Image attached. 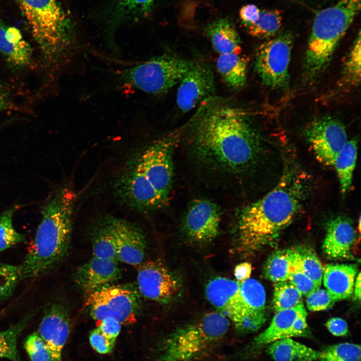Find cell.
<instances>
[{
    "label": "cell",
    "mask_w": 361,
    "mask_h": 361,
    "mask_svg": "<svg viewBox=\"0 0 361 361\" xmlns=\"http://www.w3.org/2000/svg\"><path fill=\"white\" fill-rule=\"evenodd\" d=\"M307 180L297 169H285L271 191L243 210L238 223L241 253L253 255L276 242L300 211L309 190Z\"/></svg>",
    "instance_id": "cell-1"
},
{
    "label": "cell",
    "mask_w": 361,
    "mask_h": 361,
    "mask_svg": "<svg viewBox=\"0 0 361 361\" xmlns=\"http://www.w3.org/2000/svg\"><path fill=\"white\" fill-rule=\"evenodd\" d=\"M178 137L176 133L169 134L129 157L113 184L115 195L123 204L145 212L167 204L172 183V152Z\"/></svg>",
    "instance_id": "cell-2"
},
{
    "label": "cell",
    "mask_w": 361,
    "mask_h": 361,
    "mask_svg": "<svg viewBox=\"0 0 361 361\" xmlns=\"http://www.w3.org/2000/svg\"><path fill=\"white\" fill-rule=\"evenodd\" d=\"M194 132L200 152L231 169L248 164L259 147L258 136L245 114L227 105H207L198 117Z\"/></svg>",
    "instance_id": "cell-3"
},
{
    "label": "cell",
    "mask_w": 361,
    "mask_h": 361,
    "mask_svg": "<svg viewBox=\"0 0 361 361\" xmlns=\"http://www.w3.org/2000/svg\"><path fill=\"white\" fill-rule=\"evenodd\" d=\"M76 200L74 190L65 186L57 190L46 202L35 238L20 266L22 279L44 275L65 256Z\"/></svg>",
    "instance_id": "cell-4"
},
{
    "label": "cell",
    "mask_w": 361,
    "mask_h": 361,
    "mask_svg": "<svg viewBox=\"0 0 361 361\" xmlns=\"http://www.w3.org/2000/svg\"><path fill=\"white\" fill-rule=\"evenodd\" d=\"M360 6L361 0H339L316 13L303 62L307 80H315L325 70L338 43L359 13Z\"/></svg>",
    "instance_id": "cell-5"
},
{
    "label": "cell",
    "mask_w": 361,
    "mask_h": 361,
    "mask_svg": "<svg viewBox=\"0 0 361 361\" xmlns=\"http://www.w3.org/2000/svg\"><path fill=\"white\" fill-rule=\"evenodd\" d=\"M30 31L44 57L55 62L68 52L71 25L57 0H17Z\"/></svg>",
    "instance_id": "cell-6"
},
{
    "label": "cell",
    "mask_w": 361,
    "mask_h": 361,
    "mask_svg": "<svg viewBox=\"0 0 361 361\" xmlns=\"http://www.w3.org/2000/svg\"><path fill=\"white\" fill-rule=\"evenodd\" d=\"M230 322L219 311L174 330L160 348V361H200L211 352L226 334Z\"/></svg>",
    "instance_id": "cell-7"
},
{
    "label": "cell",
    "mask_w": 361,
    "mask_h": 361,
    "mask_svg": "<svg viewBox=\"0 0 361 361\" xmlns=\"http://www.w3.org/2000/svg\"><path fill=\"white\" fill-rule=\"evenodd\" d=\"M191 63L165 53L118 71L117 79L124 86L148 94H163L179 82Z\"/></svg>",
    "instance_id": "cell-8"
},
{
    "label": "cell",
    "mask_w": 361,
    "mask_h": 361,
    "mask_svg": "<svg viewBox=\"0 0 361 361\" xmlns=\"http://www.w3.org/2000/svg\"><path fill=\"white\" fill-rule=\"evenodd\" d=\"M294 40L291 32H284L258 47L255 69L265 85L275 89L288 87L289 66Z\"/></svg>",
    "instance_id": "cell-9"
},
{
    "label": "cell",
    "mask_w": 361,
    "mask_h": 361,
    "mask_svg": "<svg viewBox=\"0 0 361 361\" xmlns=\"http://www.w3.org/2000/svg\"><path fill=\"white\" fill-rule=\"evenodd\" d=\"M91 317L101 321L112 317L121 324L136 321L138 302L132 291L117 286L108 285L89 293L86 300Z\"/></svg>",
    "instance_id": "cell-10"
},
{
    "label": "cell",
    "mask_w": 361,
    "mask_h": 361,
    "mask_svg": "<svg viewBox=\"0 0 361 361\" xmlns=\"http://www.w3.org/2000/svg\"><path fill=\"white\" fill-rule=\"evenodd\" d=\"M205 293L209 302L233 323L238 333H251L239 282L216 277L207 283Z\"/></svg>",
    "instance_id": "cell-11"
},
{
    "label": "cell",
    "mask_w": 361,
    "mask_h": 361,
    "mask_svg": "<svg viewBox=\"0 0 361 361\" xmlns=\"http://www.w3.org/2000/svg\"><path fill=\"white\" fill-rule=\"evenodd\" d=\"M305 135L317 159L326 166H333L335 159L347 142L343 124L336 118L324 117L312 122Z\"/></svg>",
    "instance_id": "cell-12"
},
{
    "label": "cell",
    "mask_w": 361,
    "mask_h": 361,
    "mask_svg": "<svg viewBox=\"0 0 361 361\" xmlns=\"http://www.w3.org/2000/svg\"><path fill=\"white\" fill-rule=\"evenodd\" d=\"M178 83L176 105L183 112H188L198 104L212 99L215 93L213 72L210 66L203 61H192Z\"/></svg>",
    "instance_id": "cell-13"
},
{
    "label": "cell",
    "mask_w": 361,
    "mask_h": 361,
    "mask_svg": "<svg viewBox=\"0 0 361 361\" xmlns=\"http://www.w3.org/2000/svg\"><path fill=\"white\" fill-rule=\"evenodd\" d=\"M137 283L141 294L152 300L167 303L180 292L178 278L161 263L148 260L138 266Z\"/></svg>",
    "instance_id": "cell-14"
},
{
    "label": "cell",
    "mask_w": 361,
    "mask_h": 361,
    "mask_svg": "<svg viewBox=\"0 0 361 361\" xmlns=\"http://www.w3.org/2000/svg\"><path fill=\"white\" fill-rule=\"evenodd\" d=\"M101 219L114 239L119 260L139 266L143 262L146 249L145 238L140 228L126 220L114 217Z\"/></svg>",
    "instance_id": "cell-15"
},
{
    "label": "cell",
    "mask_w": 361,
    "mask_h": 361,
    "mask_svg": "<svg viewBox=\"0 0 361 361\" xmlns=\"http://www.w3.org/2000/svg\"><path fill=\"white\" fill-rule=\"evenodd\" d=\"M307 316L303 302L293 308L276 312L269 326L254 338L253 345L261 347L280 339L309 336Z\"/></svg>",
    "instance_id": "cell-16"
},
{
    "label": "cell",
    "mask_w": 361,
    "mask_h": 361,
    "mask_svg": "<svg viewBox=\"0 0 361 361\" xmlns=\"http://www.w3.org/2000/svg\"><path fill=\"white\" fill-rule=\"evenodd\" d=\"M220 222V212L216 204L208 200H197L187 213L185 229L192 240L208 242L218 235Z\"/></svg>",
    "instance_id": "cell-17"
},
{
    "label": "cell",
    "mask_w": 361,
    "mask_h": 361,
    "mask_svg": "<svg viewBox=\"0 0 361 361\" xmlns=\"http://www.w3.org/2000/svg\"><path fill=\"white\" fill-rule=\"evenodd\" d=\"M48 346L52 361H61L70 333L68 314L63 306L54 303L44 310L37 332Z\"/></svg>",
    "instance_id": "cell-18"
},
{
    "label": "cell",
    "mask_w": 361,
    "mask_h": 361,
    "mask_svg": "<svg viewBox=\"0 0 361 361\" xmlns=\"http://www.w3.org/2000/svg\"><path fill=\"white\" fill-rule=\"evenodd\" d=\"M355 239L356 232L350 221L338 216L327 225L323 252L330 259L352 258L351 250Z\"/></svg>",
    "instance_id": "cell-19"
},
{
    "label": "cell",
    "mask_w": 361,
    "mask_h": 361,
    "mask_svg": "<svg viewBox=\"0 0 361 361\" xmlns=\"http://www.w3.org/2000/svg\"><path fill=\"white\" fill-rule=\"evenodd\" d=\"M120 276L117 262L93 257L77 270L75 280L82 289L90 293L110 285Z\"/></svg>",
    "instance_id": "cell-20"
},
{
    "label": "cell",
    "mask_w": 361,
    "mask_h": 361,
    "mask_svg": "<svg viewBox=\"0 0 361 361\" xmlns=\"http://www.w3.org/2000/svg\"><path fill=\"white\" fill-rule=\"evenodd\" d=\"M32 52L18 29L0 21V54L9 66L20 69L28 66Z\"/></svg>",
    "instance_id": "cell-21"
},
{
    "label": "cell",
    "mask_w": 361,
    "mask_h": 361,
    "mask_svg": "<svg viewBox=\"0 0 361 361\" xmlns=\"http://www.w3.org/2000/svg\"><path fill=\"white\" fill-rule=\"evenodd\" d=\"M239 285L251 332H253L261 328L267 320L265 290L255 279L249 278L239 282Z\"/></svg>",
    "instance_id": "cell-22"
},
{
    "label": "cell",
    "mask_w": 361,
    "mask_h": 361,
    "mask_svg": "<svg viewBox=\"0 0 361 361\" xmlns=\"http://www.w3.org/2000/svg\"><path fill=\"white\" fill-rule=\"evenodd\" d=\"M357 271L356 264H328L324 267L323 284L335 301L351 296Z\"/></svg>",
    "instance_id": "cell-23"
},
{
    "label": "cell",
    "mask_w": 361,
    "mask_h": 361,
    "mask_svg": "<svg viewBox=\"0 0 361 361\" xmlns=\"http://www.w3.org/2000/svg\"><path fill=\"white\" fill-rule=\"evenodd\" d=\"M214 50L220 54H240L241 39L234 25L226 18H220L209 24L206 29Z\"/></svg>",
    "instance_id": "cell-24"
},
{
    "label": "cell",
    "mask_w": 361,
    "mask_h": 361,
    "mask_svg": "<svg viewBox=\"0 0 361 361\" xmlns=\"http://www.w3.org/2000/svg\"><path fill=\"white\" fill-rule=\"evenodd\" d=\"M266 352L275 361H315L321 353L292 338L272 342L267 345Z\"/></svg>",
    "instance_id": "cell-25"
},
{
    "label": "cell",
    "mask_w": 361,
    "mask_h": 361,
    "mask_svg": "<svg viewBox=\"0 0 361 361\" xmlns=\"http://www.w3.org/2000/svg\"><path fill=\"white\" fill-rule=\"evenodd\" d=\"M216 68L226 85L239 90L246 84L248 61L240 54H220L216 61Z\"/></svg>",
    "instance_id": "cell-26"
},
{
    "label": "cell",
    "mask_w": 361,
    "mask_h": 361,
    "mask_svg": "<svg viewBox=\"0 0 361 361\" xmlns=\"http://www.w3.org/2000/svg\"><path fill=\"white\" fill-rule=\"evenodd\" d=\"M357 151V140L355 139H351L347 141L335 159L333 166L336 169L342 195H345L350 188Z\"/></svg>",
    "instance_id": "cell-27"
},
{
    "label": "cell",
    "mask_w": 361,
    "mask_h": 361,
    "mask_svg": "<svg viewBox=\"0 0 361 361\" xmlns=\"http://www.w3.org/2000/svg\"><path fill=\"white\" fill-rule=\"evenodd\" d=\"M294 258L293 248L272 253L263 267L264 278L273 282L288 281L293 269Z\"/></svg>",
    "instance_id": "cell-28"
},
{
    "label": "cell",
    "mask_w": 361,
    "mask_h": 361,
    "mask_svg": "<svg viewBox=\"0 0 361 361\" xmlns=\"http://www.w3.org/2000/svg\"><path fill=\"white\" fill-rule=\"evenodd\" d=\"M283 21L282 13L277 9H260L256 19L246 27L251 36L262 39L274 36L280 29Z\"/></svg>",
    "instance_id": "cell-29"
},
{
    "label": "cell",
    "mask_w": 361,
    "mask_h": 361,
    "mask_svg": "<svg viewBox=\"0 0 361 361\" xmlns=\"http://www.w3.org/2000/svg\"><path fill=\"white\" fill-rule=\"evenodd\" d=\"M92 240L94 257L116 262L119 261L114 239L101 218L96 223L93 228Z\"/></svg>",
    "instance_id": "cell-30"
},
{
    "label": "cell",
    "mask_w": 361,
    "mask_h": 361,
    "mask_svg": "<svg viewBox=\"0 0 361 361\" xmlns=\"http://www.w3.org/2000/svg\"><path fill=\"white\" fill-rule=\"evenodd\" d=\"M293 266L310 277L320 287L323 273V267L313 250L306 246L293 248Z\"/></svg>",
    "instance_id": "cell-31"
},
{
    "label": "cell",
    "mask_w": 361,
    "mask_h": 361,
    "mask_svg": "<svg viewBox=\"0 0 361 361\" xmlns=\"http://www.w3.org/2000/svg\"><path fill=\"white\" fill-rule=\"evenodd\" d=\"M35 313L32 311L16 324L0 331V359L21 361L17 348L18 338Z\"/></svg>",
    "instance_id": "cell-32"
},
{
    "label": "cell",
    "mask_w": 361,
    "mask_h": 361,
    "mask_svg": "<svg viewBox=\"0 0 361 361\" xmlns=\"http://www.w3.org/2000/svg\"><path fill=\"white\" fill-rule=\"evenodd\" d=\"M273 305L276 312L293 308L302 301V295L289 281L274 282Z\"/></svg>",
    "instance_id": "cell-33"
},
{
    "label": "cell",
    "mask_w": 361,
    "mask_h": 361,
    "mask_svg": "<svg viewBox=\"0 0 361 361\" xmlns=\"http://www.w3.org/2000/svg\"><path fill=\"white\" fill-rule=\"evenodd\" d=\"M360 80V32L359 31L347 56L342 71V82L348 86H356Z\"/></svg>",
    "instance_id": "cell-34"
},
{
    "label": "cell",
    "mask_w": 361,
    "mask_h": 361,
    "mask_svg": "<svg viewBox=\"0 0 361 361\" xmlns=\"http://www.w3.org/2000/svg\"><path fill=\"white\" fill-rule=\"evenodd\" d=\"M18 209L12 206L0 215V252L25 241V236L18 232L13 224L14 213Z\"/></svg>",
    "instance_id": "cell-35"
},
{
    "label": "cell",
    "mask_w": 361,
    "mask_h": 361,
    "mask_svg": "<svg viewBox=\"0 0 361 361\" xmlns=\"http://www.w3.org/2000/svg\"><path fill=\"white\" fill-rule=\"evenodd\" d=\"M359 344L343 342L329 346L321 351L319 361H360Z\"/></svg>",
    "instance_id": "cell-36"
},
{
    "label": "cell",
    "mask_w": 361,
    "mask_h": 361,
    "mask_svg": "<svg viewBox=\"0 0 361 361\" xmlns=\"http://www.w3.org/2000/svg\"><path fill=\"white\" fill-rule=\"evenodd\" d=\"M22 279L20 266L0 263V301L10 297Z\"/></svg>",
    "instance_id": "cell-37"
},
{
    "label": "cell",
    "mask_w": 361,
    "mask_h": 361,
    "mask_svg": "<svg viewBox=\"0 0 361 361\" xmlns=\"http://www.w3.org/2000/svg\"><path fill=\"white\" fill-rule=\"evenodd\" d=\"M24 348L31 361H52L48 346L37 332L26 338Z\"/></svg>",
    "instance_id": "cell-38"
},
{
    "label": "cell",
    "mask_w": 361,
    "mask_h": 361,
    "mask_svg": "<svg viewBox=\"0 0 361 361\" xmlns=\"http://www.w3.org/2000/svg\"><path fill=\"white\" fill-rule=\"evenodd\" d=\"M306 302L309 310L319 311L330 308L335 300L326 289L319 288L306 296Z\"/></svg>",
    "instance_id": "cell-39"
},
{
    "label": "cell",
    "mask_w": 361,
    "mask_h": 361,
    "mask_svg": "<svg viewBox=\"0 0 361 361\" xmlns=\"http://www.w3.org/2000/svg\"><path fill=\"white\" fill-rule=\"evenodd\" d=\"M288 281L305 296L320 288L310 277L294 266Z\"/></svg>",
    "instance_id": "cell-40"
},
{
    "label": "cell",
    "mask_w": 361,
    "mask_h": 361,
    "mask_svg": "<svg viewBox=\"0 0 361 361\" xmlns=\"http://www.w3.org/2000/svg\"><path fill=\"white\" fill-rule=\"evenodd\" d=\"M89 339L92 347L98 353L103 354L112 352L116 342V339L107 336L98 327L90 332Z\"/></svg>",
    "instance_id": "cell-41"
},
{
    "label": "cell",
    "mask_w": 361,
    "mask_h": 361,
    "mask_svg": "<svg viewBox=\"0 0 361 361\" xmlns=\"http://www.w3.org/2000/svg\"><path fill=\"white\" fill-rule=\"evenodd\" d=\"M155 0H120V6L129 13H146L151 8Z\"/></svg>",
    "instance_id": "cell-42"
},
{
    "label": "cell",
    "mask_w": 361,
    "mask_h": 361,
    "mask_svg": "<svg viewBox=\"0 0 361 361\" xmlns=\"http://www.w3.org/2000/svg\"><path fill=\"white\" fill-rule=\"evenodd\" d=\"M329 332L335 336H344L348 332L347 323L340 317L329 319L325 324Z\"/></svg>",
    "instance_id": "cell-43"
},
{
    "label": "cell",
    "mask_w": 361,
    "mask_h": 361,
    "mask_svg": "<svg viewBox=\"0 0 361 361\" xmlns=\"http://www.w3.org/2000/svg\"><path fill=\"white\" fill-rule=\"evenodd\" d=\"M98 327L107 336L116 339L120 333L121 324L115 318L109 317L102 320Z\"/></svg>",
    "instance_id": "cell-44"
},
{
    "label": "cell",
    "mask_w": 361,
    "mask_h": 361,
    "mask_svg": "<svg viewBox=\"0 0 361 361\" xmlns=\"http://www.w3.org/2000/svg\"><path fill=\"white\" fill-rule=\"evenodd\" d=\"M260 9L254 4H248L241 8L239 12L241 22L246 28L257 17Z\"/></svg>",
    "instance_id": "cell-45"
},
{
    "label": "cell",
    "mask_w": 361,
    "mask_h": 361,
    "mask_svg": "<svg viewBox=\"0 0 361 361\" xmlns=\"http://www.w3.org/2000/svg\"><path fill=\"white\" fill-rule=\"evenodd\" d=\"M252 269V265L249 262H243L237 265L234 270L236 281L242 282L249 279Z\"/></svg>",
    "instance_id": "cell-46"
},
{
    "label": "cell",
    "mask_w": 361,
    "mask_h": 361,
    "mask_svg": "<svg viewBox=\"0 0 361 361\" xmlns=\"http://www.w3.org/2000/svg\"><path fill=\"white\" fill-rule=\"evenodd\" d=\"M11 100V92L8 87L0 82V113L8 109Z\"/></svg>",
    "instance_id": "cell-47"
},
{
    "label": "cell",
    "mask_w": 361,
    "mask_h": 361,
    "mask_svg": "<svg viewBox=\"0 0 361 361\" xmlns=\"http://www.w3.org/2000/svg\"><path fill=\"white\" fill-rule=\"evenodd\" d=\"M360 272H359L354 282L353 290L355 299L360 301Z\"/></svg>",
    "instance_id": "cell-48"
},
{
    "label": "cell",
    "mask_w": 361,
    "mask_h": 361,
    "mask_svg": "<svg viewBox=\"0 0 361 361\" xmlns=\"http://www.w3.org/2000/svg\"><path fill=\"white\" fill-rule=\"evenodd\" d=\"M2 127V126H0V129H1Z\"/></svg>",
    "instance_id": "cell-49"
}]
</instances>
